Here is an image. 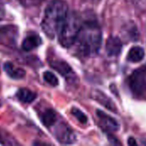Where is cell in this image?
Listing matches in <instances>:
<instances>
[{"instance_id": "obj_13", "label": "cell", "mask_w": 146, "mask_h": 146, "mask_svg": "<svg viewBox=\"0 0 146 146\" xmlns=\"http://www.w3.org/2000/svg\"><path fill=\"white\" fill-rule=\"evenodd\" d=\"M17 98L24 104H31L37 97V94L27 88H21L16 93Z\"/></svg>"}, {"instance_id": "obj_17", "label": "cell", "mask_w": 146, "mask_h": 146, "mask_svg": "<svg viewBox=\"0 0 146 146\" xmlns=\"http://www.w3.org/2000/svg\"><path fill=\"white\" fill-rule=\"evenodd\" d=\"M73 115L82 124H86L87 122V116L81 111L79 109L77 108H73L72 110H71Z\"/></svg>"}, {"instance_id": "obj_16", "label": "cell", "mask_w": 146, "mask_h": 146, "mask_svg": "<svg viewBox=\"0 0 146 146\" xmlns=\"http://www.w3.org/2000/svg\"><path fill=\"white\" fill-rule=\"evenodd\" d=\"M44 80L52 86H56L58 85V80L56 76L50 71H46L44 73Z\"/></svg>"}, {"instance_id": "obj_21", "label": "cell", "mask_w": 146, "mask_h": 146, "mask_svg": "<svg viewBox=\"0 0 146 146\" xmlns=\"http://www.w3.org/2000/svg\"><path fill=\"white\" fill-rule=\"evenodd\" d=\"M93 1H99V0H93Z\"/></svg>"}, {"instance_id": "obj_14", "label": "cell", "mask_w": 146, "mask_h": 146, "mask_svg": "<svg viewBox=\"0 0 146 146\" xmlns=\"http://www.w3.org/2000/svg\"><path fill=\"white\" fill-rule=\"evenodd\" d=\"M145 50L140 46H134L131 48L127 55V60L132 62H139L145 57Z\"/></svg>"}, {"instance_id": "obj_7", "label": "cell", "mask_w": 146, "mask_h": 146, "mask_svg": "<svg viewBox=\"0 0 146 146\" xmlns=\"http://www.w3.org/2000/svg\"><path fill=\"white\" fill-rule=\"evenodd\" d=\"M97 116L99 119L100 127L104 131L112 133V132H116L119 129L118 122L114 118L105 114L102 110H97Z\"/></svg>"}, {"instance_id": "obj_11", "label": "cell", "mask_w": 146, "mask_h": 146, "mask_svg": "<svg viewBox=\"0 0 146 146\" xmlns=\"http://www.w3.org/2000/svg\"><path fill=\"white\" fill-rule=\"evenodd\" d=\"M3 69L10 78L15 80L22 79L26 75V72L24 69L15 66L11 62H6L3 65Z\"/></svg>"}, {"instance_id": "obj_6", "label": "cell", "mask_w": 146, "mask_h": 146, "mask_svg": "<svg viewBox=\"0 0 146 146\" xmlns=\"http://www.w3.org/2000/svg\"><path fill=\"white\" fill-rule=\"evenodd\" d=\"M17 38V28L12 25L0 27V43L5 45H14Z\"/></svg>"}, {"instance_id": "obj_15", "label": "cell", "mask_w": 146, "mask_h": 146, "mask_svg": "<svg viewBox=\"0 0 146 146\" xmlns=\"http://www.w3.org/2000/svg\"><path fill=\"white\" fill-rule=\"evenodd\" d=\"M56 120H57L56 114L53 110L50 109L46 110L41 115V121L46 127H50L54 126L56 122Z\"/></svg>"}, {"instance_id": "obj_9", "label": "cell", "mask_w": 146, "mask_h": 146, "mask_svg": "<svg viewBox=\"0 0 146 146\" xmlns=\"http://www.w3.org/2000/svg\"><path fill=\"white\" fill-rule=\"evenodd\" d=\"M122 50V42L119 37L110 36L106 41V51L110 56H117Z\"/></svg>"}, {"instance_id": "obj_22", "label": "cell", "mask_w": 146, "mask_h": 146, "mask_svg": "<svg viewBox=\"0 0 146 146\" xmlns=\"http://www.w3.org/2000/svg\"><path fill=\"white\" fill-rule=\"evenodd\" d=\"M0 1H2V0H0Z\"/></svg>"}, {"instance_id": "obj_12", "label": "cell", "mask_w": 146, "mask_h": 146, "mask_svg": "<svg viewBox=\"0 0 146 146\" xmlns=\"http://www.w3.org/2000/svg\"><path fill=\"white\" fill-rule=\"evenodd\" d=\"M92 98H93V99H95L97 102H98L100 104L104 106L109 110L117 113V109H116L114 102L111 101L110 99V98L107 97L105 94H104L101 91H94V92L92 93Z\"/></svg>"}, {"instance_id": "obj_5", "label": "cell", "mask_w": 146, "mask_h": 146, "mask_svg": "<svg viewBox=\"0 0 146 146\" xmlns=\"http://www.w3.org/2000/svg\"><path fill=\"white\" fill-rule=\"evenodd\" d=\"M56 139L63 145L74 144L76 141V136L74 131L65 123H60L54 133Z\"/></svg>"}, {"instance_id": "obj_2", "label": "cell", "mask_w": 146, "mask_h": 146, "mask_svg": "<svg viewBox=\"0 0 146 146\" xmlns=\"http://www.w3.org/2000/svg\"><path fill=\"white\" fill-rule=\"evenodd\" d=\"M68 15V6L64 0H52L47 5L41 22L43 32L50 38L58 36Z\"/></svg>"}, {"instance_id": "obj_4", "label": "cell", "mask_w": 146, "mask_h": 146, "mask_svg": "<svg viewBox=\"0 0 146 146\" xmlns=\"http://www.w3.org/2000/svg\"><path fill=\"white\" fill-rule=\"evenodd\" d=\"M128 86L132 92L136 96H143L146 93V65L136 69L128 78Z\"/></svg>"}, {"instance_id": "obj_19", "label": "cell", "mask_w": 146, "mask_h": 146, "mask_svg": "<svg viewBox=\"0 0 146 146\" xmlns=\"http://www.w3.org/2000/svg\"><path fill=\"white\" fill-rule=\"evenodd\" d=\"M127 144H128L129 145H137V142L135 141V139H134L133 138H129Z\"/></svg>"}, {"instance_id": "obj_10", "label": "cell", "mask_w": 146, "mask_h": 146, "mask_svg": "<svg viewBox=\"0 0 146 146\" xmlns=\"http://www.w3.org/2000/svg\"><path fill=\"white\" fill-rule=\"evenodd\" d=\"M41 43L42 40L39 35L35 33H32L23 39L21 44V48L25 51H30L38 47L41 44Z\"/></svg>"}, {"instance_id": "obj_1", "label": "cell", "mask_w": 146, "mask_h": 146, "mask_svg": "<svg viewBox=\"0 0 146 146\" xmlns=\"http://www.w3.org/2000/svg\"><path fill=\"white\" fill-rule=\"evenodd\" d=\"M74 44L78 54L83 56L97 54L102 44V32L98 24L92 21L84 22Z\"/></svg>"}, {"instance_id": "obj_8", "label": "cell", "mask_w": 146, "mask_h": 146, "mask_svg": "<svg viewBox=\"0 0 146 146\" xmlns=\"http://www.w3.org/2000/svg\"><path fill=\"white\" fill-rule=\"evenodd\" d=\"M50 67L57 71L61 75L65 77L67 80L74 79V74L73 72L72 68L64 61L62 60H53L50 62Z\"/></svg>"}, {"instance_id": "obj_3", "label": "cell", "mask_w": 146, "mask_h": 146, "mask_svg": "<svg viewBox=\"0 0 146 146\" xmlns=\"http://www.w3.org/2000/svg\"><path fill=\"white\" fill-rule=\"evenodd\" d=\"M82 24L80 17L76 13L73 12L68 14L58 34L60 44L65 48H69L74 45Z\"/></svg>"}, {"instance_id": "obj_18", "label": "cell", "mask_w": 146, "mask_h": 146, "mask_svg": "<svg viewBox=\"0 0 146 146\" xmlns=\"http://www.w3.org/2000/svg\"><path fill=\"white\" fill-rule=\"evenodd\" d=\"M24 6H33L38 4L42 0H18Z\"/></svg>"}, {"instance_id": "obj_20", "label": "cell", "mask_w": 146, "mask_h": 146, "mask_svg": "<svg viewBox=\"0 0 146 146\" xmlns=\"http://www.w3.org/2000/svg\"><path fill=\"white\" fill-rule=\"evenodd\" d=\"M3 139H4V138L3 137L2 133H0V143H2V144H5V142L3 141Z\"/></svg>"}]
</instances>
